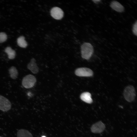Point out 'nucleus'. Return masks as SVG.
<instances>
[{"label":"nucleus","instance_id":"nucleus-1","mask_svg":"<svg viewBox=\"0 0 137 137\" xmlns=\"http://www.w3.org/2000/svg\"><path fill=\"white\" fill-rule=\"evenodd\" d=\"M81 56L83 59H89L92 55L94 51L93 48L89 43H84L81 46Z\"/></svg>","mask_w":137,"mask_h":137},{"label":"nucleus","instance_id":"nucleus-2","mask_svg":"<svg viewBox=\"0 0 137 137\" xmlns=\"http://www.w3.org/2000/svg\"><path fill=\"white\" fill-rule=\"evenodd\" d=\"M123 95L124 98L127 101H132L136 96V92L134 87L131 85L126 87L124 90Z\"/></svg>","mask_w":137,"mask_h":137},{"label":"nucleus","instance_id":"nucleus-3","mask_svg":"<svg viewBox=\"0 0 137 137\" xmlns=\"http://www.w3.org/2000/svg\"><path fill=\"white\" fill-rule=\"evenodd\" d=\"M36 82V77L31 74H28L24 77L23 79L22 84L24 87L26 89L32 87Z\"/></svg>","mask_w":137,"mask_h":137},{"label":"nucleus","instance_id":"nucleus-4","mask_svg":"<svg viewBox=\"0 0 137 137\" xmlns=\"http://www.w3.org/2000/svg\"><path fill=\"white\" fill-rule=\"evenodd\" d=\"M11 107L10 101L6 97L0 95V110L4 112L10 110Z\"/></svg>","mask_w":137,"mask_h":137},{"label":"nucleus","instance_id":"nucleus-5","mask_svg":"<svg viewBox=\"0 0 137 137\" xmlns=\"http://www.w3.org/2000/svg\"><path fill=\"white\" fill-rule=\"evenodd\" d=\"M75 75L80 77H90L93 74V71L87 67H80L77 69L75 71Z\"/></svg>","mask_w":137,"mask_h":137},{"label":"nucleus","instance_id":"nucleus-6","mask_svg":"<svg viewBox=\"0 0 137 137\" xmlns=\"http://www.w3.org/2000/svg\"><path fill=\"white\" fill-rule=\"evenodd\" d=\"M50 14L53 18L57 20L61 19L64 15L63 10L58 7H54L52 8L50 11Z\"/></svg>","mask_w":137,"mask_h":137},{"label":"nucleus","instance_id":"nucleus-7","mask_svg":"<svg viewBox=\"0 0 137 137\" xmlns=\"http://www.w3.org/2000/svg\"><path fill=\"white\" fill-rule=\"evenodd\" d=\"M105 126L101 121L98 122L92 125L91 128V131L94 133H100L105 129Z\"/></svg>","mask_w":137,"mask_h":137},{"label":"nucleus","instance_id":"nucleus-8","mask_svg":"<svg viewBox=\"0 0 137 137\" xmlns=\"http://www.w3.org/2000/svg\"><path fill=\"white\" fill-rule=\"evenodd\" d=\"M27 68L34 74L38 73L39 71V68L36 63V61L33 58L32 59L30 62L27 64Z\"/></svg>","mask_w":137,"mask_h":137},{"label":"nucleus","instance_id":"nucleus-9","mask_svg":"<svg viewBox=\"0 0 137 137\" xmlns=\"http://www.w3.org/2000/svg\"><path fill=\"white\" fill-rule=\"evenodd\" d=\"M110 6L112 9L118 12H122L124 10L123 6L119 2L116 1H112L110 3Z\"/></svg>","mask_w":137,"mask_h":137},{"label":"nucleus","instance_id":"nucleus-10","mask_svg":"<svg viewBox=\"0 0 137 137\" xmlns=\"http://www.w3.org/2000/svg\"><path fill=\"white\" fill-rule=\"evenodd\" d=\"M80 98L83 101L87 103L91 104L93 102L91 95L89 92H85L82 93L80 95Z\"/></svg>","mask_w":137,"mask_h":137},{"label":"nucleus","instance_id":"nucleus-11","mask_svg":"<svg viewBox=\"0 0 137 137\" xmlns=\"http://www.w3.org/2000/svg\"><path fill=\"white\" fill-rule=\"evenodd\" d=\"M17 135V137H33L32 135L29 131L23 129L18 130Z\"/></svg>","mask_w":137,"mask_h":137},{"label":"nucleus","instance_id":"nucleus-12","mask_svg":"<svg viewBox=\"0 0 137 137\" xmlns=\"http://www.w3.org/2000/svg\"><path fill=\"white\" fill-rule=\"evenodd\" d=\"M8 72L10 77L12 79H16L18 77V72L15 67L12 66L8 70Z\"/></svg>","mask_w":137,"mask_h":137},{"label":"nucleus","instance_id":"nucleus-13","mask_svg":"<svg viewBox=\"0 0 137 137\" xmlns=\"http://www.w3.org/2000/svg\"><path fill=\"white\" fill-rule=\"evenodd\" d=\"M5 52L7 54L8 58L10 59H13L14 58L15 56L16 53L15 51L12 49L10 47H6Z\"/></svg>","mask_w":137,"mask_h":137},{"label":"nucleus","instance_id":"nucleus-14","mask_svg":"<svg viewBox=\"0 0 137 137\" xmlns=\"http://www.w3.org/2000/svg\"><path fill=\"white\" fill-rule=\"evenodd\" d=\"M17 42L18 46L22 48H26L27 46V43L23 36H21L18 38Z\"/></svg>","mask_w":137,"mask_h":137},{"label":"nucleus","instance_id":"nucleus-15","mask_svg":"<svg viewBox=\"0 0 137 137\" xmlns=\"http://www.w3.org/2000/svg\"><path fill=\"white\" fill-rule=\"evenodd\" d=\"M7 39V36L4 32H0V43L5 41Z\"/></svg>","mask_w":137,"mask_h":137},{"label":"nucleus","instance_id":"nucleus-16","mask_svg":"<svg viewBox=\"0 0 137 137\" xmlns=\"http://www.w3.org/2000/svg\"><path fill=\"white\" fill-rule=\"evenodd\" d=\"M133 33L135 36L137 35V21L133 24L132 29Z\"/></svg>","mask_w":137,"mask_h":137},{"label":"nucleus","instance_id":"nucleus-17","mask_svg":"<svg viewBox=\"0 0 137 137\" xmlns=\"http://www.w3.org/2000/svg\"><path fill=\"white\" fill-rule=\"evenodd\" d=\"M94 3L97 4L100 1V0H92V1Z\"/></svg>","mask_w":137,"mask_h":137},{"label":"nucleus","instance_id":"nucleus-18","mask_svg":"<svg viewBox=\"0 0 137 137\" xmlns=\"http://www.w3.org/2000/svg\"><path fill=\"white\" fill-rule=\"evenodd\" d=\"M42 137H46L45 136H42Z\"/></svg>","mask_w":137,"mask_h":137},{"label":"nucleus","instance_id":"nucleus-19","mask_svg":"<svg viewBox=\"0 0 137 137\" xmlns=\"http://www.w3.org/2000/svg\"><path fill=\"white\" fill-rule=\"evenodd\" d=\"M0 137H2V136H0Z\"/></svg>","mask_w":137,"mask_h":137}]
</instances>
